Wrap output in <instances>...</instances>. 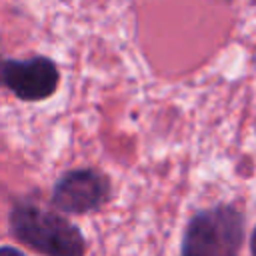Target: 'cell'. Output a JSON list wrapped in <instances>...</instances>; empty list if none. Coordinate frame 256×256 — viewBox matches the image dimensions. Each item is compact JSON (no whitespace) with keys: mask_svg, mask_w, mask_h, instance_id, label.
Returning a JSON list of instances; mask_svg holds the SVG:
<instances>
[{"mask_svg":"<svg viewBox=\"0 0 256 256\" xmlns=\"http://www.w3.org/2000/svg\"><path fill=\"white\" fill-rule=\"evenodd\" d=\"M60 212V210H58ZM32 200H16L8 212L10 234L34 252L48 256H78L86 252L82 232L62 214Z\"/></svg>","mask_w":256,"mask_h":256,"instance_id":"cell-1","label":"cell"},{"mask_svg":"<svg viewBox=\"0 0 256 256\" xmlns=\"http://www.w3.org/2000/svg\"><path fill=\"white\" fill-rule=\"evenodd\" d=\"M244 214L232 204L196 212L184 230L180 252L186 256H234L244 242Z\"/></svg>","mask_w":256,"mask_h":256,"instance_id":"cell-2","label":"cell"},{"mask_svg":"<svg viewBox=\"0 0 256 256\" xmlns=\"http://www.w3.org/2000/svg\"><path fill=\"white\" fill-rule=\"evenodd\" d=\"M112 196L110 178L96 168L64 172L52 188L50 202L64 214H88L100 210Z\"/></svg>","mask_w":256,"mask_h":256,"instance_id":"cell-3","label":"cell"},{"mask_svg":"<svg viewBox=\"0 0 256 256\" xmlns=\"http://www.w3.org/2000/svg\"><path fill=\"white\" fill-rule=\"evenodd\" d=\"M0 74L4 88L24 102H40L50 98L60 82V72L54 60L48 56H32L24 60L4 58Z\"/></svg>","mask_w":256,"mask_h":256,"instance_id":"cell-4","label":"cell"},{"mask_svg":"<svg viewBox=\"0 0 256 256\" xmlns=\"http://www.w3.org/2000/svg\"><path fill=\"white\" fill-rule=\"evenodd\" d=\"M250 252H252V254H256V228H254L252 238H250Z\"/></svg>","mask_w":256,"mask_h":256,"instance_id":"cell-5","label":"cell"}]
</instances>
